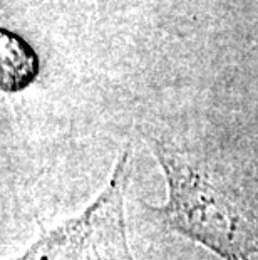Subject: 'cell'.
<instances>
[{"mask_svg": "<svg viewBox=\"0 0 258 260\" xmlns=\"http://www.w3.org/2000/svg\"><path fill=\"white\" fill-rule=\"evenodd\" d=\"M153 154L168 186L166 203L148 207L153 222L201 243L222 260H258V217L237 190L168 146L155 143Z\"/></svg>", "mask_w": 258, "mask_h": 260, "instance_id": "6da1fadb", "label": "cell"}, {"mask_svg": "<svg viewBox=\"0 0 258 260\" xmlns=\"http://www.w3.org/2000/svg\"><path fill=\"white\" fill-rule=\"evenodd\" d=\"M129 180V151H123L109 183L78 217L37 239L10 260H136L124 220V191Z\"/></svg>", "mask_w": 258, "mask_h": 260, "instance_id": "7a4b0ae2", "label": "cell"}, {"mask_svg": "<svg viewBox=\"0 0 258 260\" xmlns=\"http://www.w3.org/2000/svg\"><path fill=\"white\" fill-rule=\"evenodd\" d=\"M0 49H2V89L19 91L25 87L37 76L39 62L35 52L24 39L14 32L2 29L0 32Z\"/></svg>", "mask_w": 258, "mask_h": 260, "instance_id": "3957f363", "label": "cell"}]
</instances>
